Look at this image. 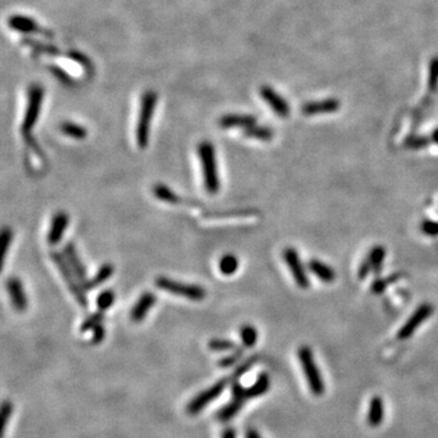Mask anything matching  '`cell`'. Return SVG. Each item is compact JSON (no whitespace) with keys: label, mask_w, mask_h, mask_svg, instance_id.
Segmentation results:
<instances>
[{"label":"cell","mask_w":438,"mask_h":438,"mask_svg":"<svg viewBox=\"0 0 438 438\" xmlns=\"http://www.w3.org/2000/svg\"><path fill=\"white\" fill-rule=\"evenodd\" d=\"M201 168H202L204 189L211 195H216L220 189V180L217 164L216 149L208 140L201 141L197 146Z\"/></svg>","instance_id":"obj_2"},{"label":"cell","mask_w":438,"mask_h":438,"mask_svg":"<svg viewBox=\"0 0 438 438\" xmlns=\"http://www.w3.org/2000/svg\"><path fill=\"white\" fill-rule=\"evenodd\" d=\"M208 348L211 350H216V352H224V350H232L234 348H238V347L230 340L212 339L208 342Z\"/></svg>","instance_id":"obj_33"},{"label":"cell","mask_w":438,"mask_h":438,"mask_svg":"<svg viewBox=\"0 0 438 438\" xmlns=\"http://www.w3.org/2000/svg\"><path fill=\"white\" fill-rule=\"evenodd\" d=\"M12 403L10 401H4L2 404V411H0V437H4L6 425H8L10 418L12 414Z\"/></svg>","instance_id":"obj_32"},{"label":"cell","mask_w":438,"mask_h":438,"mask_svg":"<svg viewBox=\"0 0 438 438\" xmlns=\"http://www.w3.org/2000/svg\"><path fill=\"white\" fill-rule=\"evenodd\" d=\"M240 339H241L242 346L245 348H252L256 346L258 339L257 329L252 325H243L240 329Z\"/></svg>","instance_id":"obj_27"},{"label":"cell","mask_w":438,"mask_h":438,"mask_svg":"<svg viewBox=\"0 0 438 438\" xmlns=\"http://www.w3.org/2000/svg\"><path fill=\"white\" fill-rule=\"evenodd\" d=\"M44 100V89L39 84H32L28 89L27 109L25 112L24 122L21 124V133L25 135L31 134L32 129L37 123L41 111V105Z\"/></svg>","instance_id":"obj_8"},{"label":"cell","mask_w":438,"mask_h":438,"mask_svg":"<svg viewBox=\"0 0 438 438\" xmlns=\"http://www.w3.org/2000/svg\"><path fill=\"white\" fill-rule=\"evenodd\" d=\"M155 285L160 290L167 291L175 296H180L191 301H202L206 298L207 292L202 286L195 284H184V282L173 280L167 277L156 278Z\"/></svg>","instance_id":"obj_7"},{"label":"cell","mask_w":438,"mask_h":438,"mask_svg":"<svg viewBox=\"0 0 438 438\" xmlns=\"http://www.w3.org/2000/svg\"><path fill=\"white\" fill-rule=\"evenodd\" d=\"M103 317H105L103 316V310L94 311L93 314H90L89 317L84 319L82 325H80V332H87V331L95 329L97 325L101 324Z\"/></svg>","instance_id":"obj_28"},{"label":"cell","mask_w":438,"mask_h":438,"mask_svg":"<svg viewBox=\"0 0 438 438\" xmlns=\"http://www.w3.org/2000/svg\"><path fill=\"white\" fill-rule=\"evenodd\" d=\"M245 438H262V437L256 430H253V428H248L245 433Z\"/></svg>","instance_id":"obj_44"},{"label":"cell","mask_w":438,"mask_h":438,"mask_svg":"<svg viewBox=\"0 0 438 438\" xmlns=\"http://www.w3.org/2000/svg\"><path fill=\"white\" fill-rule=\"evenodd\" d=\"M386 257V249L382 246H375L366 256V258L363 261L362 264L358 269V278L365 279L370 274V272L378 273L382 269Z\"/></svg>","instance_id":"obj_12"},{"label":"cell","mask_w":438,"mask_h":438,"mask_svg":"<svg viewBox=\"0 0 438 438\" xmlns=\"http://www.w3.org/2000/svg\"><path fill=\"white\" fill-rule=\"evenodd\" d=\"M115 300H116V295L112 290H110L109 288V290L102 291L101 294H100L96 298L97 309L103 310V311L107 310L109 308H111L113 306V303H115Z\"/></svg>","instance_id":"obj_29"},{"label":"cell","mask_w":438,"mask_h":438,"mask_svg":"<svg viewBox=\"0 0 438 438\" xmlns=\"http://www.w3.org/2000/svg\"><path fill=\"white\" fill-rule=\"evenodd\" d=\"M243 134L246 138L256 139L259 141H270L273 139V132L270 128L257 124H253L243 129Z\"/></svg>","instance_id":"obj_24"},{"label":"cell","mask_w":438,"mask_h":438,"mask_svg":"<svg viewBox=\"0 0 438 438\" xmlns=\"http://www.w3.org/2000/svg\"><path fill=\"white\" fill-rule=\"evenodd\" d=\"M24 44L28 45L29 48H32L33 50L38 51V53L41 54H49V55H58L60 54V50L56 47H54V45H49V44H44L40 43V41H35V40H29V39L25 38Z\"/></svg>","instance_id":"obj_30"},{"label":"cell","mask_w":438,"mask_h":438,"mask_svg":"<svg viewBox=\"0 0 438 438\" xmlns=\"http://www.w3.org/2000/svg\"><path fill=\"white\" fill-rule=\"evenodd\" d=\"M60 129L65 135L70 136V138L72 139H76V140H83V139H86L88 135V131L83 126L78 124V123H74V122H70V121L61 123Z\"/></svg>","instance_id":"obj_25"},{"label":"cell","mask_w":438,"mask_h":438,"mask_svg":"<svg viewBox=\"0 0 438 438\" xmlns=\"http://www.w3.org/2000/svg\"><path fill=\"white\" fill-rule=\"evenodd\" d=\"M428 87L434 92L438 87V57H434L430 65V74H428Z\"/></svg>","instance_id":"obj_35"},{"label":"cell","mask_w":438,"mask_h":438,"mask_svg":"<svg viewBox=\"0 0 438 438\" xmlns=\"http://www.w3.org/2000/svg\"><path fill=\"white\" fill-rule=\"evenodd\" d=\"M340 109V102L336 99H327L323 101H313L308 102L302 107V112L304 115H319V113H330L335 112Z\"/></svg>","instance_id":"obj_20"},{"label":"cell","mask_w":438,"mask_h":438,"mask_svg":"<svg viewBox=\"0 0 438 438\" xmlns=\"http://www.w3.org/2000/svg\"><path fill=\"white\" fill-rule=\"evenodd\" d=\"M70 57L72 58L73 61H76V62L79 64L80 66L84 68V70H92L93 68V65H92V62H90L89 58L84 56L83 54L78 53V51H71Z\"/></svg>","instance_id":"obj_38"},{"label":"cell","mask_w":438,"mask_h":438,"mask_svg":"<svg viewBox=\"0 0 438 438\" xmlns=\"http://www.w3.org/2000/svg\"><path fill=\"white\" fill-rule=\"evenodd\" d=\"M242 353H243L242 348H236V350H234L232 354L228 357H224V358L220 359L218 362V365L220 368H229V366L234 365L240 358H241Z\"/></svg>","instance_id":"obj_36"},{"label":"cell","mask_w":438,"mask_h":438,"mask_svg":"<svg viewBox=\"0 0 438 438\" xmlns=\"http://www.w3.org/2000/svg\"><path fill=\"white\" fill-rule=\"evenodd\" d=\"M50 71H51V73H53L54 76L56 77L58 80H60V82H62L65 84L72 83V78L70 77V74H68L67 72H65V71L61 67L54 66L53 65V66H50Z\"/></svg>","instance_id":"obj_39"},{"label":"cell","mask_w":438,"mask_h":438,"mask_svg":"<svg viewBox=\"0 0 438 438\" xmlns=\"http://www.w3.org/2000/svg\"><path fill=\"white\" fill-rule=\"evenodd\" d=\"M105 327H103L102 324H100V325H97L95 329L93 330V337H92V343L93 345H99V343L102 342V340L105 339Z\"/></svg>","instance_id":"obj_41"},{"label":"cell","mask_w":438,"mask_h":438,"mask_svg":"<svg viewBox=\"0 0 438 438\" xmlns=\"http://www.w3.org/2000/svg\"><path fill=\"white\" fill-rule=\"evenodd\" d=\"M282 256H284L285 263H286L292 278L296 281L297 286H300L301 288L309 287V279H308L306 269H304L303 264H302L300 256H298L296 249L292 247L285 248L284 252H282Z\"/></svg>","instance_id":"obj_11"},{"label":"cell","mask_w":438,"mask_h":438,"mask_svg":"<svg viewBox=\"0 0 438 438\" xmlns=\"http://www.w3.org/2000/svg\"><path fill=\"white\" fill-rule=\"evenodd\" d=\"M62 253L65 256V258L67 259L68 264H70V267L72 268V270L74 272V274L77 275L78 280L80 281V284L83 285V287L86 286V284L88 282L89 279L87 278V270L86 267H84L82 259H80L79 255H78L76 247H74L73 242H68L65 245V247L62 249Z\"/></svg>","instance_id":"obj_16"},{"label":"cell","mask_w":438,"mask_h":438,"mask_svg":"<svg viewBox=\"0 0 438 438\" xmlns=\"http://www.w3.org/2000/svg\"><path fill=\"white\" fill-rule=\"evenodd\" d=\"M12 230L8 228V226H5L4 229L2 230V236H0V243H2V261H5L6 255H8V251L10 248V246H11L12 242Z\"/></svg>","instance_id":"obj_34"},{"label":"cell","mask_w":438,"mask_h":438,"mask_svg":"<svg viewBox=\"0 0 438 438\" xmlns=\"http://www.w3.org/2000/svg\"><path fill=\"white\" fill-rule=\"evenodd\" d=\"M68 224H70V216H68L66 212L58 211V212L55 213L47 236L49 245L55 246L62 240L64 234L66 232Z\"/></svg>","instance_id":"obj_15"},{"label":"cell","mask_w":438,"mask_h":438,"mask_svg":"<svg viewBox=\"0 0 438 438\" xmlns=\"http://www.w3.org/2000/svg\"><path fill=\"white\" fill-rule=\"evenodd\" d=\"M384 415H385V408H384V402L382 398L379 395L372 397L371 402L369 404V411H368V424L371 427H378L382 424L384 421Z\"/></svg>","instance_id":"obj_22"},{"label":"cell","mask_w":438,"mask_h":438,"mask_svg":"<svg viewBox=\"0 0 438 438\" xmlns=\"http://www.w3.org/2000/svg\"><path fill=\"white\" fill-rule=\"evenodd\" d=\"M156 105H157V94L152 90H148L142 94L140 112H139V119L135 129L136 142L142 150L149 145L152 116H154Z\"/></svg>","instance_id":"obj_3"},{"label":"cell","mask_w":438,"mask_h":438,"mask_svg":"<svg viewBox=\"0 0 438 438\" xmlns=\"http://www.w3.org/2000/svg\"><path fill=\"white\" fill-rule=\"evenodd\" d=\"M222 438H236V431L235 428L228 427L223 431Z\"/></svg>","instance_id":"obj_43"},{"label":"cell","mask_w":438,"mask_h":438,"mask_svg":"<svg viewBox=\"0 0 438 438\" xmlns=\"http://www.w3.org/2000/svg\"><path fill=\"white\" fill-rule=\"evenodd\" d=\"M257 123V118L252 115H242V113H228L219 118L218 124L223 129L232 128H247Z\"/></svg>","instance_id":"obj_18"},{"label":"cell","mask_w":438,"mask_h":438,"mask_svg":"<svg viewBox=\"0 0 438 438\" xmlns=\"http://www.w3.org/2000/svg\"><path fill=\"white\" fill-rule=\"evenodd\" d=\"M431 139H432V140L436 142V144H438V129H436V131L432 133V135H431Z\"/></svg>","instance_id":"obj_45"},{"label":"cell","mask_w":438,"mask_h":438,"mask_svg":"<svg viewBox=\"0 0 438 438\" xmlns=\"http://www.w3.org/2000/svg\"><path fill=\"white\" fill-rule=\"evenodd\" d=\"M113 272H115V268H113L111 263H105V264H102L101 267L99 268V270L96 272V274L94 275L92 279L88 280L86 286H84V290L89 291L97 286H100V285H102L103 282L109 280V279L112 277Z\"/></svg>","instance_id":"obj_23"},{"label":"cell","mask_w":438,"mask_h":438,"mask_svg":"<svg viewBox=\"0 0 438 438\" xmlns=\"http://www.w3.org/2000/svg\"><path fill=\"white\" fill-rule=\"evenodd\" d=\"M398 278H401V275H393V277H391V278L380 279V280H376L374 282V285H372V291H374L375 294H380V292H382L386 287L388 286V284H391L392 280H395V279H398Z\"/></svg>","instance_id":"obj_40"},{"label":"cell","mask_w":438,"mask_h":438,"mask_svg":"<svg viewBox=\"0 0 438 438\" xmlns=\"http://www.w3.org/2000/svg\"><path fill=\"white\" fill-rule=\"evenodd\" d=\"M308 268L319 280L326 282V284H330L336 279L335 270L324 262L318 261V259H310L308 263Z\"/></svg>","instance_id":"obj_21"},{"label":"cell","mask_w":438,"mask_h":438,"mask_svg":"<svg viewBox=\"0 0 438 438\" xmlns=\"http://www.w3.org/2000/svg\"><path fill=\"white\" fill-rule=\"evenodd\" d=\"M259 94H261L262 99L270 106V109L277 113L279 117L286 118V117L290 115V106H288L287 101L281 95H279L273 88L263 86L261 87V89H259Z\"/></svg>","instance_id":"obj_13"},{"label":"cell","mask_w":438,"mask_h":438,"mask_svg":"<svg viewBox=\"0 0 438 438\" xmlns=\"http://www.w3.org/2000/svg\"><path fill=\"white\" fill-rule=\"evenodd\" d=\"M428 139L424 138V136H419V138H411L409 139L407 145L410 149H423L427 145Z\"/></svg>","instance_id":"obj_42"},{"label":"cell","mask_w":438,"mask_h":438,"mask_svg":"<svg viewBox=\"0 0 438 438\" xmlns=\"http://www.w3.org/2000/svg\"><path fill=\"white\" fill-rule=\"evenodd\" d=\"M433 313V307L430 303H423L419 306L411 317L405 321V324L401 327L397 333V339L399 340H407L409 337L413 336V333L416 331L418 327H420L424 324V321L428 319Z\"/></svg>","instance_id":"obj_10"},{"label":"cell","mask_w":438,"mask_h":438,"mask_svg":"<svg viewBox=\"0 0 438 438\" xmlns=\"http://www.w3.org/2000/svg\"><path fill=\"white\" fill-rule=\"evenodd\" d=\"M51 259H53V262L55 263V265H56V268L60 270L65 282H66L68 290L71 291V294L73 295L74 298H76L78 304H79L80 307L86 308L88 306V300L86 296V292H84L86 290H84L83 285L80 284V281L78 280L77 275L74 274L72 268H71L70 264H68L67 259L65 258L64 253L53 252L51 253Z\"/></svg>","instance_id":"obj_5"},{"label":"cell","mask_w":438,"mask_h":438,"mask_svg":"<svg viewBox=\"0 0 438 438\" xmlns=\"http://www.w3.org/2000/svg\"><path fill=\"white\" fill-rule=\"evenodd\" d=\"M256 360L257 358L256 357H253V358H249L246 360V362H243L241 365L238 366L234 371L232 372V375L226 376V378L220 379L218 382H216V384L211 386L207 389H204V391L200 392L199 394L196 395V397H194L191 401L189 402V404L186 405V411L187 414L190 415H196L199 414L201 410L204 407H207L211 402H213L214 399L218 398L220 394H222V392L225 389L226 386L229 384H233L235 380H238L240 376H242L245 372H247L249 368L255 364Z\"/></svg>","instance_id":"obj_1"},{"label":"cell","mask_w":438,"mask_h":438,"mask_svg":"<svg viewBox=\"0 0 438 438\" xmlns=\"http://www.w3.org/2000/svg\"><path fill=\"white\" fill-rule=\"evenodd\" d=\"M255 211H229V212H220V213H210L204 214L203 218L206 219H224V218H236V217H247L253 216Z\"/></svg>","instance_id":"obj_31"},{"label":"cell","mask_w":438,"mask_h":438,"mask_svg":"<svg viewBox=\"0 0 438 438\" xmlns=\"http://www.w3.org/2000/svg\"><path fill=\"white\" fill-rule=\"evenodd\" d=\"M218 267L223 275L230 277V275L235 274L236 270L239 269V259L236 256L228 253V255H224L223 257L220 258Z\"/></svg>","instance_id":"obj_26"},{"label":"cell","mask_w":438,"mask_h":438,"mask_svg":"<svg viewBox=\"0 0 438 438\" xmlns=\"http://www.w3.org/2000/svg\"><path fill=\"white\" fill-rule=\"evenodd\" d=\"M251 398H255L251 387H243L238 380H235L232 384V399L228 404L224 405L217 411V420L220 423H226V421L232 420L234 416L239 414V411L246 404V402Z\"/></svg>","instance_id":"obj_6"},{"label":"cell","mask_w":438,"mask_h":438,"mask_svg":"<svg viewBox=\"0 0 438 438\" xmlns=\"http://www.w3.org/2000/svg\"><path fill=\"white\" fill-rule=\"evenodd\" d=\"M298 359H300L310 392L316 395H321L325 391V385H324L323 376H321L319 369H318L313 352H311L309 347L302 346L298 348Z\"/></svg>","instance_id":"obj_4"},{"label":"cell","mask_w":438,"mask_h":438,"mask_svg":"<svg viewBox=\"0 0 438 438\" xmlns=\"http://www.w3.org/2000/svg\"><path fill=\"white\" fill-rule=\"evenodd\" d=\"M421 232H423L425 235L427 236H438V222H434V220H424L423 223H421Z\"/></svg>","instance_id":"obj_37"},{"label":"cell","mask_w":438,"mask_h":438,"mask_svg":"<svg viewBox=\"0 0 438 438\" xmlns=\"http://www.w3.org/2000/svg\"><path fill=\"white\" fill-rule=\"evenodd\" d=\"M8 25L11 29H14L15 32H19V33L25 34H41L45 37H53L54 33L51 31H49L48 28H44L43 26H40L37 21L31 16L26 15H12L8 18Z\"/></svg>","instance_id":"obj_9"},{"label":"cell","mask_w":438,"mask_h":438,"mask_svg":"<svg viewBox=\"0 0 438 438\" xmlns=\"http://www.w3.org/2000/svg\"><path fill=\"white\" fill-rule=\"evenodd\" d=\"M156 300H157V298H156V296L152 294V292L150 291L144 292L132 308L131 319L134 321V323H140V321L144 320L151 308L155 306Z\"/></svg>","instance_id":"obj_17"},{"label":"cell","mask_w":438,"mask_h":438,"mask_svg":"<svg viewBox=\"0 0 438 438\" xmlns=\"http://www.w3.org/2000/svg\"><path fill=\"white\" fill-rule=\"evenodd\" d=\"M6 291H8L11 303L17 311H25L28 307V300L26 296L24 284L18 278L11 277L6 280Z\"/></svg>","instance_id":"obj_14"},{"label":"cell","mask_w":438,"mask_h":438,"mask_svg":"<svg viewBox=\"0 0 438 438\" xmlns=\"http://www.w3.org/2000/svg\"><path fill=\"white\" fill-rule=\"evenodd\" d=\"M152 194H154L156 199H158L160 201H162V202H165V203H170V204L189 203L190 206H194V207L200 206V204H196V202H194V201H189L186 199H183V197H180L179 195L174 193L171 187H168L167 185L164 184H155L154 187H152Z\"/></svg>","instance_id":"obj_19"}]
</instances>
